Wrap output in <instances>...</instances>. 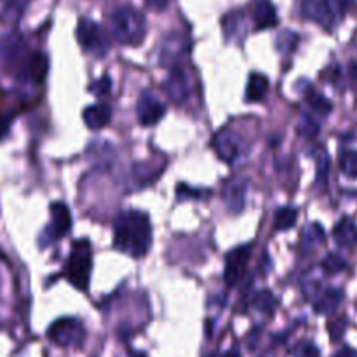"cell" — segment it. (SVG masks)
Masks as SVG:
<instances>
[{
    "instance_id": "6da1fadb",
    "label": "cell",
    "mask_w": 357,
    "mask_h": 357,
    "mask_svg": "<svg viewBox=\"0 0 357 357\" xmlns=\"http://www.w3.org/2000/svg\"><path fill=\"white\" fill-rule=\"evenodd\" d=\"M115 248L132 258H143L152 244V223L143 211L129 209L115 220Z\"/></svg>"
},
{
    "instance_id": "7a4b0ae2",
    "label": "cell",
    "mask_w": 357,
    "mask_h": 357,
    "mask_svg": "<svg viewBox=\"0 0 357 357\" xmlns=\"http://www.w3.org/2000/svg\"><path fill=\"white\" fill-rule=\"evenodd\" d=\"M108 26L117 42L126 45L142 44L146 35V20L142 10L131 6L115 9L108 17Z\"/></svg>"
},
{
    "instance_id": "3957f363",
    "label": "cell",
    "mask_w": 357,
    "mask_h": 357,
    "mask_svg": "<svg viewBox=\"0 0 357 357\" xmlns=\"http://www.w3.org/2000/svg\"><path fill=\"white\" fill-rule=\"evenodd\" d=\"M91 268H93V253L89 241H75L66 261V278L80 291H86L89 286Z\"/></svg>"
},
{
    "instance_id": "277c9868",
    "label": "cell",
    "mask_w": 357,
    "mask_h": 357,
    "mask_svg": "<svg viewBox=\"0 0 357 357\" xmlns=\"http://www.w3.org/2000/svg\"><path fill=\"white\" fill-rule=\"evenodd\" d=\"M47 337L59 347H79L86 338V330L75 317H61L51 324Z\"/></svg>"
},
{
    "instance_id": "5b68a950",
    "label": "cell",
    "mask_w": 357,
    "mask_h": 357,
    "mask_svg": "<svg viewBox=\"0 0 357 357\" xmlns=\"http://www.w3.org/2000/svg\"><path fill=\"white\" fill-rule=\"evenodd\" d=\"M77 40L86 51L96 56H103L108 49V42L103 30L96 21L89 20V17H82L77 24Z\"/></svg>"
},
{
    "instance_id": "8992f818",
    "label": "cell",
    "mask_w": 357,
    "mask_h": 357,
    "mask_svg": "<svg viewBox=\"0 0 357 357\" xmlns=\"http://www.w3.org/2000/svg\"><path fill=\"white\" fill-rule=\"evenodd\" d=\"M251 257V244L246 246H241L237 250L230 251L227 255L225 260V272H223V279H225V284L229 288L236 286L241 281V278L244 275V271L248 267V261Z\"/></svg>"
},
{
    "instance_id": "52a82bcc",
    "label": "cell",
    "mask_w": 357,
    "mask_h": 357,
    "mask_svg": "<svg viewBox=\"0 0 357 357\" xmlns=\"http://www.w3.org/2000/svg\"><path fill=\"white\" fill-rule=\"evenodd\" d=\"M216 153H218L220 159H223L225 162H234V160L239 159L244 153V142L237 132L230 131V129H223L218 135L215 136V142H213Z\"/></svg>"
},
{
    "instance_id": "ba28073f",
    "label": "cell",
    "mask_w": 357,
    "mask_h": 357,
    "mask_svg": "<svg viewBox=\"0 0 357 357\" xmlns=\"http://www.w3.org/2000/svg\"><path fill=\"white\" fill-rule=\"evenodd\" d=\"M302 14L326 30L333 28L337 20L331 0H302Z\"/></svg>"
},
{
    "instance_id": "9c48e42d",
    "label": "cell",
    "mask_w": 357,
    "mask_h": 357,
    "mask_svg": "<svg viewBox=\"0 0 357 357\" xmlns=\"http://www.w3.org/2000/svg\"><path fill=\"white\" fill-rule=\"evenodd\" d=\"M248 188H250V181L243 176L232 178L229 183L223 188V199H225L227 209L234 215L241 213L244 209L248 197Z\"/></svg>"
},
{
    "instance_id": "30bf717a",
    "label": "cell",
    "mask_w": 357,
    "mask_h": 357,
    "mask_svg": "<svg viewBox=\"0 0 357 357\" xmlns=\"http://www.w3.org/2000/svg\"><path fill=\"white\" fill-rule=\"evenodd\" d=\"M136 112L142 126H155L166 114V107L152 93H145L139 98Z\"/></svg>"
},
{
    "instance_id": "8fae6325",
    "label": "cell",
    "mask_w": 357,
    "mask_h": 357,
    "mask_svg": "<svg viewBox=\"0 0 357 357\" xmlns=\"http://www.w3.org/2000/svg\"><path fill=\"white\" fill-rule=\"evenodd\" d=\"M167 91V96L174 101V103H183L190 93V84H188V77L180 66H174L169 72L166 84H164Z\"/></svg>"
},
{
    "instance_id": "7c38bea8",
    "label": "cell",
    "mask_w": 357,
    "mask_h": 357,
    "mask_svg": "<svg viewBox=\"0 0 357 357\" xmlns=\"http://www.w3.org/2000/svg\"><path fill=\"white\" fill-rule=\"evenodd\" d=\"M51 229L54 237L68 236L70 230H72V213H70L68 206L63 204V202H54L51 206Z\"/></svg>"
},
{
    "instance_id": "4fadbf2b",
    "label": "cell",
    "mask_w": 357,
    "mask_h": 357,
    "mask_svg": "<svg viewBox=\"0 0 357 357\" xmlns=\"http://www.w3.org/2000/svg\"><path fill=\"white\" fill-rule=\"evenodd\" d=\"M253 20L257 30H267L278 24V10L271 0H258L253 7Z\"/></svg>"
},
{
    "instance_id": "5bb4252c",
    "label": "cell",
    "mask_w": 357,
    "mask_h": 357,
    "mask_svg": "<svg viewBox=\"0 0 357 357\" xmlns=\"http://www.w3.org/2000/svg\"><path fill=\"white\" fill-rule=\"evenodd\" d=\"M24 51H26V42L20 35H6L0 40V56L7 63L20 61L24 56Z\"/></svg>"
},
{
    "instance_id": "9a60e30c",
    "label": "cell",
    "mask_w": 357,
    "mask_h": 357,
    "mask_svg": "<svg viewBox=\"0 0 357 357\" xmlns=\"http://www.w3.org/2000/svg\"><path fill=\"white\" fill-rule=\"evenodd\" d=\"M333 239L340 248L352 250L357 246V225L351 218H342L335 227Z\"/></svg>"
},
{
    "instance_id": "2e32d148",
    "label": "cell",
    "mask_w": 357,
    "mask_h": 357,
    "mask_svg": "<svg viewBox=\"0 0 357 357\" xmlns=\"http://www.w3.org/2000/svg\"><path fill=\"white\" fill-rule=\"evenodd\" d=\"M84 122L89 129H103L112 119V110L108 105H89L82 114Z\"/></svg>"
},
{
    "instance_id": "e0dca14e",
    "label": "cell",
    "mask_w": 357,
    "mask_h": 357,
    "mask_svg": "<svg viewBox=\"0 0 357 357\" xmlns=\"http://www.w3.org/2000/svg\"><path fill=\"white\" fill-rule=\"evenodd\" d=\"M342 302V291L337 288L326 289V291H321L317 295L316 303H314V310L319 314H330L340 305Z\"/></svg>"
},
{
    "instance_id": "ac0fdd59",
    "label": "cell",
    "mask_w": 357,
    "mask_h": 357,
    "mask_svg": "<svg viewBox=\"0 0 357 357\" xmlns=\"http://www.w3.org/2000/svg\"><path fill=\"white\" fill-rule=\"evenodd\" d=\"M268 91V79L264 73H251L246 87V100L255 103V101L264 100Z\"/></svg>"
},
{
    "instance_id": "d6986e66",
    "label": "cell",
    "mask_w": 357,
    "mask_h": 357,
    "mask_svg": "<svg viewBox=\"0 0 357 357\" xmlns=\"http://www.w3.org/2000/svg\"><path fill=\"white\" fill-rule=\"evenodd\" d=\"M23 68L24 75H26L28 79L35 80V82H40L45 77V73H47V58L42 54L30 56V58L26 59V63H24Z\"/></svg>"
},
{
    "instance_id": "ffe728a7",
    "label": "cell",
    "mask_w": 357,
    "mask_h": 357,
    "mask_svg": "<svg viewBox=\"0 0 357 357\" xmlns=\"http://www.w3.org/2000/svg\"><path fill=\"white\" fill-rule=\"evenodd\" d=\"M188 49V42L180 35H171L167 38V44L162 51V63H174L180 54H183Z\"/></svg>"
},
{
    "instance_id": "44dd1931",
    "label": "cell",
    "mask_w": 357,
    "mask_h": 357,
    "mask_svg": "<svg viewBox=\"0 0 357 357\" xmlns=\"http://www.w3.org/2000/svg\"><path fill=\"white\" fill-rule=\"evenodd\" d=\"M296 218H298V211L293 208H281L278 213H275L274 220V229L278 232H282V230H289L291 227H295Z\"/></svg>"
},
{
    "instance_id": "7402d4cb",
    "label": "cell",
    "mask_w": 357,
    "mask_h": 357,
    "mask_svg": "<svg viewBox=\"0 0 357 357\" xmlns=\"http://www.w3.org/2000/svg\"><path fill=\"white\" fill-rule=\"evenodd\" d=\"M340 167L349 178L357 180V150H345L342 153Z\"/></svg>"
},
{
    "instance_id": "603a6c76",
    "label": "cell",
    "mask_w": 357,
    "mask_h": 357,
    "mask_svg": "<svg viewBox=\"0 0 357 357\" xmlns=\"http://www.w3.org/2000/svg\"><path fill=\"white\" fill-rule=\"evenodd\" d=\"M324 229L319 223H312L305 229L303 232V246L305 248H314L316 244H321L324 241Z\"/></svg>"
},
{
    "instance_id": "cb8c5ba5",
    "label": "cell",
    "mask_w": 357,
    "mask_h": 357,
    "mask_svg": "<svg viewBox=\"0 0 357 357\" xmlns=\"http://www.w3.org/2000/svg\"><path fill=\"white\" fill-rule=\"evenodd\" d=\"M345 268H347V261H345V258L340 257L338 253H330L323 260V271L330 275L338 274V272L345 271Z\"/></svg>"
},
{
    "instance_id": "d4e9b609",
    "label": "cell",
    "mask_w": 357,
    "mask_h": 357,
    "mask_svg": "<svg viewBox=\"0 0 357 357\" xmlns=\"http://www.w3.org/2000/svg\"><path fill=\"white\" fill-rule=\"evenodd\" d=\"M307 103L310 105V108H312V110H316L317 114H321V115H328L331 110H333V105H331V101L326 100V98L319 93L307 94Z\"/></svg>"
},
{
    "instance_id": "484cf974",
    "label": "cell",
    "mask_w": 357,
    "mask_h": 357,
    "mask_svg": "<svg viewBox=\"0 0 357 357\" xmlns=\"http://www.w3.org/2000/svg\"><path fill=\"white\" fill-rule=\"evenodd\" d=\"M296 131L300 135L307 136V138H314V136L319 135V124L312 117H309V115H302L298 124H296Z\"/></svg>"
},
{
    "instance_id": "4316f807",
    "label": "cell",
    "mask_w": 357,
    "mask_h": 357,
    "mask_svg": "<svg viewBox=\"0 0 357 357\" xmlns=\"http://www.w3.org/2000/svg\"><path fill=\"white\" fill-rule=\"evenodd\" d=\"M275 305H278V300L274 298V295H272L271 291L258 293L257 298H255V307H257L258 310H261V312H265V314L274 312Z\"/></svg>"
},
{
    "instance_id": "83f0119b",
    "label": "cell",
    "mask_w": 357,
    "mask_h": 357,
    "mask_svg": "<svg viewBox=\"0 0 357 357\" xmlns=\"http://www.w3.org/2000/svg\"><path fill=\"white\" fill-rule=\"evenodd\" d=\"M176 195L180 199H204L209 197V190H202V188H192L188 185L181 183L176 188Z\"/></svg>"
},
{
    "instance_id": "f1b7e54d",
    "label": "cell",
    "mask_w": 357,
    "mask_h": 357,
    "mask_svg": "<svg viewBox=\"0 0 357 357\" xmlns=\"http://www.w3.org/2000/svg\"><path fill=\"white\" fill-rule=\"evenodd\" d=\"M328 171H330V157L326 152H323L319 157V162H317V181L319 183L326 185Z\"/></svg>"
},
{
    "instance_id": "f546056e",
    "label": "cell",
    "mask_w": 357,
    "mask_h": 357,
    "mask_svg": "<svg viewBox=\"0 0 357 357\" xmlns=\"http://www.w3.org/2000/svg\"><path fill=\"white\" fill-rule=\"evenodd\" d=\"M295 357H319V349L312 344H300L293 352Z\"/></svg>"
},
{
    "instance_id": "4dcf8cb0",
    "label": "cell",
    "mask_w": 357,
    "mask_h": 357,
    "mask_svg": "<svg viewBox=\"0 0 357 357\" xmlns=\"http://www.w3.org/2000/svg\"><path fill=\"white\" fill-rule=\"evenodd\" d=\"M110 87H112L110 77L105 75V77H101L100 80H96V82L93 84V87H91V89H93L94 93L98 94V96H105V94L110 93Z\"/></svg>"
},
{
    "instance_id": "1f68e13d",
    "label": "cell",
    "mask_w": 357,
    "mask_h": 357,
    "mask_svg": "<svg viewBox=\"0 0 357 357\" xmlns=\"http://www.w3.org/2000/svg\"><path fill=\"white\" fill-rule=\"evenodd\" d=\"M345 326H347L345 319L331 321L330 326H328V330H330V335H331V338H333V342L340 340L342 335H344V331H345Z\"/></svg>"
},
{
    "instance_id": "d6a6232c",
    "label": "cell",
    "mask_w": 357,
    "mask_h": 357,
    "mask_svg": "<svg viewBox=\"0 0 357 357\" xmlns=\"http://www.w3.org/2000/svg\"><path fill=\"white\" fill-rule=\"evenodd\" d=\"M145 3L149 9L157 10V13H159V10L166 9L167 3H169V0H145Z\"/></svg>"
},
{
    "instance_id": "836d02e7",
    "label": "cell",
    "mask_w": 357,
    "mask_h": 357,
    "mask_svg": "<svg viewBox=\"0 0 357 357\" xmlns=\"http://www.w3.org/2000/svg\"><path fill=\"white\" fill-rule=\"evenodd\" d=\"M357 0H337V6L338 9H340V13H347L351 7L356 6Z\"/></svg>"
},
{
    "instance_id": "e575fe53",
    "label": "cell",
    "mask_w": 357,
    "mask_h": 357,
    "mask_svg": "<svg viewBox=\"0 0 357 357\" xmlns=\"http://www.w3.org/2000/svg\"><path fill=\"white\" fill-rule=\"evenodd\" d=\"M333 357H356V352L352 351V349L344 347V349H342V351H338Z\"/></svg>"
},
{
    "instance_id": "d590c367",
    "label": "cell",
    "mask_w": 357,
    "mask_h": 357,
    "mask_svg": "<svg viewBox=\"0 0 357 357\" xmlns=\"http://www.w3.org/2000/svg\"><path fill=\"white\" fill-rule=\"evenodd\" d=\"M222 357H241V352L237 351V349H232V351L225 352V354H223Z\"/></svg>"
},
{
    "instance_id": "8d00e7d4",
    "label": "cell",
    "mask_w": 357,
    "mask_h": 357,
    "mask_svg": "<svg viewBox=\"0 0 357 357\" xmlns=\"http://www.w3.org/2000/svg\"><path fill=\"white\" fill-rule=\"evenodd\" d=\"M209 357H213V356H209Z\"/></svg>"
}]
</instances>
